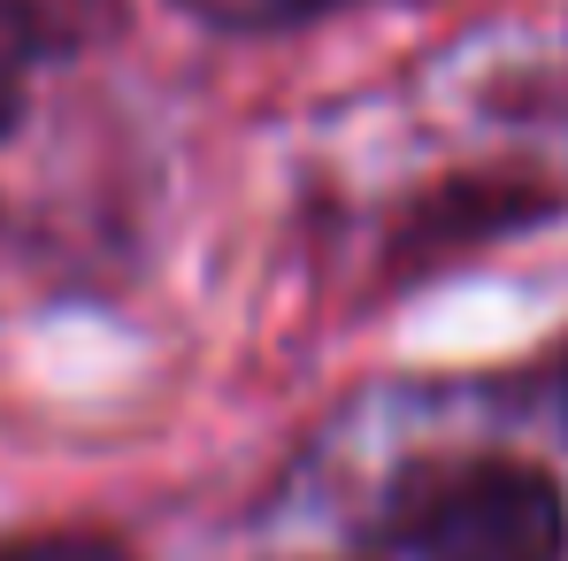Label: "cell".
I'll use <instances>...</instances> for the list:
<instances>
[{
    "label": "cell",
    "mask_w": 568,
    "mask_h": 561,
    "mask_svg": "<svg viewBox=\"0 0 568 561\" xmlns=\"http://www.w3.org/2000/svg\"><path fill=\"white\" fill-rule=\"evenodd\" d=\"M0 561H131L108 539H85V531H47V539H16L0 547Z\"/></svg>",
    "instance_id": "obj_4"
},
{
    "label": "cell",
    "mask_w": 568,
    "mask_h": 561,
    "mask_svg": "<svg viewBox=\"0 0 568 561\" xmlns=\"http://www.w3.org/2000/svg\"><path fill=\"white\" fill-rule=\"evenodd\" d=\"M31 62H39V8L31 0H0V131L23 116Z\"/></svg>",
    "instance_id": "obj_2"
},
{
    "label": "cell",
    "mask_w": 568,
    "mask_h": 561,
    "mask_svg": "<svg viewBox=\"0 0 568 561\" xmlns=\"http://www.w3.org/2000/svg\"><path fill=\"white\" fill-rule=\"evenodd\" d=\"M200 23L215 31H292V23H315V16H338L354 0H185Z\"/></svg>",
    "instance_id": "obj_3"
},
{
    "label": "cell",
    "mask_w": 568,
    "mask_h": 561,
    "mask_svg": "<svg viewBox=\"0 0 568 561\" xmlns=\"http://www.w3.org/2000/svg\"><path fill=\"white\" fill-rule=\"evenodd\" d=\"M399 539L415 561H561L568 554V500L530 462H462L438 469L407 515Z\"/></svg>",
    "instance_id": "obj_1"
}]
</instances>
